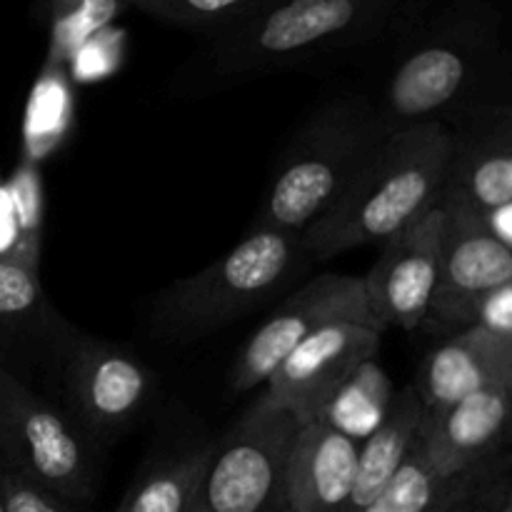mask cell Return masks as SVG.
<instances>
[{
	"label": "cell",
	"mask_w": 512,
	"mask_h": 512,
	"mask_svg": "<svg viewBox=\"0 0 512 512\" xmlns=\"http://www.w3.org/2000/svg\"><path fill=\"white\" fill-rule=\"evenodd\" d=\"M488 48L490 25L480 13H450L418 35L385 83L378 105L385 130L445 123V113L458 108L478 83Z\"/></svg>",
	"instance_id": "cell-5"
},
{
	"label": "cell",
	"mask_w": 512,
	"mask_h": 512,
	"mask_svg": "<svg viewBox=\"0 0 512 512\" xmlns=\"http://www.w3.org/2000/svg\"><path fill=\"white\" fill-rule=\"evenodd\" d=\"M498 512H512V490H510V495H508V498H505L503 508H500Z\"/></svg>",
	"instance_id": "cell-29"
},
{
	"label": "cell",
	"mask_w": 512,
	"mask_h": 512,
	"mask_svg": "<svg viewBox=\"0 0 512 512\" xmlns=\"http://www.w3.org/2000/svg\"><path fill=\"white\" fill-rule=\"evenodd\" d=\"M395 393L390 380L375 360L365 363L335 395L325 413V423L353 440H365L388 415Z\"/></svg>",
	"instance_id": "cell-23"
},
{
	"label": "cell",
	"mask_w": 512,
	"mask_h": 512,
	"mask_svg": "<svg viewBox=\"0 0 512 512\" xmlns=\"http://www.w3.org/2000/svg\"><path fill=\"white\" fill-rule=\"evenodd\" d=\"M475 328H483L485 333L498 335L503 340H512V278L508 283L498 285L480 300L478 310L473 315Z\"/></svg>",
	"instance_id": "cell-26"
},
{
	"label": "cell",
	"mask_w": 512,
	"mask_h": 512,
	"mask_svg": "<svg viewBox=\"0 0 512 512\" xmlns=\"http://www.w3.org/2000/svg\"><path fill=\"white\" fill-rule=\"evenodd\" d=\"M155 378L138 355L78 333L65 355L58 388L65 418L95 445L135 423L153 400Z\"/></svg>",
	"instance_id": "cell-8"
},
{
	"label": "cell",
	"mask_w": 512,
	"mask_h": 512,
	"mask_svg": "<svg viewBox=\"0 0 512 512\" xmlns=\"http://www.w3.org/2000/svg\"><path fill=\"white\" fill-rule=\"evenodd\" d=\"M385 138L378 105L368 98L323 105L280 155L253 228L305 233L348 193Z\"/></svg>",
	"instance_id": "cell-3"
},
{
	"label": "cell",
	"mask_w": 512,
	"mask_h": 512,
	"mask_svg": "<svg viewBox=\"0 0 512 512\" xmlns=\"http://www.w3.org/2000/svg\"><path fill=\"white\" fill-rule=\"evenodd\" d=\"M453 133L443 203L485 215L512 203V105H478Z\"/></svg>",
	"instance_id": "cell-14"
},
{
	"label": "cell",
	"mask_w": 512,
	"mask_h": 512,
	"mask_svg": "<svg viewBox=\"0 0 512 512\" xmlns=\"http://www.w3.org/2000/svg\"><path fill=\"white\" fill-rule=\"evenodd\" d=\"M450 512H498L493 508H485V505H478L473 503V500H465V503H460L458 508H453Z\"/></svg>",
	"instance_id": "cell-28"
},
{
	"label": "cell",
	"mask_w": 512,
	"mask_h": 512,
	"mask_svg": "<svg viewBox=\"0 0 512 512\" xmlns=\"http://www.w3.org/2000/svg\"><path fill=\"white\" fill-rule=\"evenodd\" d=\"M308 263L303 233L253 228L223 258L160 290L150 318L153 328L168 340L225 328L270 303Z\"/></svg>",
	"instance_id": "cell-4"
},
{
	"label": "cell",
	"mask_w": 512,
	"mask_h": 512,
	"mask_svg": "<svg viewBox=\"0 0 512 512\" xmlns=\"http://www.w3.org/2000/svg\"><path fill=\"white\" fill-rule=\"evenodd\" d=\"M443 203L380 245L373 268L360 275L368 310L380 330H418L433 305L443 260Z\"/></svg>",
	"instance_id": "cell-12"
},
{
	"label": "cell",
	"mask_w": 512,
	"mask_h": 512,
	"mask_svg": "<svg viewBox=\"0 0 512 512\" xmlns=\"http://www.w3.org/2000/svg\"><path fill=\"white\" fill-rule=\"evenodd\" d=\"M512 428V380L468 395L440 410H425L418 443L448 478H475Z\"/></svg>",
	"instance_id": "cell-15"
},
{
	"label": "cell",
	"mask_w": 512,
	"mask_h": 512,
	"mask_svg": "<svg viewBox=\"0 0 512 512\" xmlns=\"http://www.w3.org/2000/svg\"><path fill=\"white\" fill-rule=\"evenodd\" d=\"M335 323H360L380 330L368 310L363 280L355 275H318L288 295L243 345L230 373V388L235 393L265 388L270 375L298 345Z\"/></svg>",
	"instance_id": "cell-9"
},
{
	"label": "cell",
	"mask_w": 512,
	"mask_h": 512,
	"mask_svg": "<svg viewBox=\"0 0 512 512\" xmlns=\"http://www.w3.org/2000/svg\"><path fill=\"white\" fill-rule=\"evenodd\" d=\"M40 195L33 170L20 168L10 180L0 175V263L38 268Z\"/></svg>",
	"instance_id": "cell-21"
},
{
	"label": "cell",
	"mask_w": 512,
	"mask_h": 512,
	"mask_svg": "<svg viewBox=\"0 0 512 512\" xmlns=\"http://www.w3.org/2000/svg\"><path fill=\"white\" fill-rule=\"evenodd\" d=\"M423 418L425 405L420 403L413 385L395 393L383 423L360 440L348 512H365L383 495L418 440Z\"/></svg>",
	"instance_id": "cell-18"
},
{
	"label": "cell",
	"mask_w": 512,
	"mask_h": 512,
	"mask_svg": "<svg viewBox=\"0 0 512 512\" xmlns=\"http://www.w3.org/2000/svg\"><path fill=\"white\" fill-rule=\"evenodd\" d=\"M0 493H3L5 512H88L85 505L58 498L3 465H0Z\"/></svg>",
	"instance_id": "cell-25"
},
{
	"label": "cell",
	"mask_w": 512,
	"mask_h": 512,
	"mask_svg": "<svg viewBox=\"0 0 512 512\" xmlns=\"http://www.w3.org/2000/svg\"><path fill=\"white\" fill-rule=\"evenodd\" d=\"M453 133L448 123H420L388 133L348 193L303 233L310 263L383 245L443 203Z\"/></svg>",
	"instance_id": "cell-1"
},
{
	"label": "cell",
	"mask_w": 512,
	"mask_h": 512,
	"mask_svg": "<svg viewBox=\"0 0 512 512\" xmlns=\"http://www.w3.org/2000/svg\"><path fill=\"white\" fill-rule=\"evenodd\" d=\"M473 483L475 478L438 473L415 440L395 478L365 512H450L465 500H473Z\"/></svg>",
	"instance_id": "cell-19"
},
{
	"label": "cell",
	"mask_w": 512,
	"mask_h": 512,
	"mask_svg": "<svg viewBox=\"0 0 512 512\" xmlns=\"http://www.w3.org/2000/svg\"><path fill=\"white\" fill-rule=\"evenodd\" d=\"M425 0H268L208 40V65L220 78L273 73L353 48L400 28Z\"/></svg>",
	"instance_id": "cell-2"
},
{
	"label": "cell",
	"mask_w": 512,
	"mask_h": 512,
	"mask_svg": "<svg viewBox=\"0 0 512 512\" xmlns=\"http://www.w3.org/2000/svg\"><path fill=\"white\" fill-rule=\"evenodd\" d=\"M508 380H512V340L470 325L425 355L413 390L425 410H440Z\"/></svg>",
	"instance_id": "cell-17"
},
{
	"label": "cell",
	"mask_w": 512,
	"mask_h": 512,
	"mask_svg": "<svg viewBox=\"0 0 512 512\" xmlns=\"http://www.w3.org/2000/svg\"><path fill=\"white\" fill-rule=\"evenodd\" d=\"M510 433H512V428H510Z\"/></svg>",
	"instance_id": "cell-31"
},
{
	"label": "cell",
	"mask_w": 512,
	"mask_h": 512,
	"mask_svg": "<svg viewBox=\"0 0 512 512\" xmlns=\"http://www.w3.org/2000/svg\"><path fill=\"white\" fill-rule=\"evenodd\" d=\"M485 225H488L490 233L505 245V248L512 250V203L500 205V208L490 210V213L478 215Z\"/></svg>",
	"instance_id": "cell-27"
},
{
	"label": "cell",
	"mask_w": 512,
	"mask_h": 512,
	"mask_svg": "<svg viewBox=\"0 0 512 512\" xmlns=\"http://www.w3.org/2000/svg\"><path fill=\"white\" fill-rule=\"evenodd\" d=\"M298 430V420L260 395L215 440L188 512H273Z\"/></svg>",
	"instance_id": "cell-7"
},
{
	"label": "cell",
	"mask_w": 512,
	"mask_h": 512,
	"mask_svg": "<svg viewBox=\"0 0 512 512\" xmlns=\"http://www.w3.org/2000/svg\"><path fill=\"white\" fill-rule=\"evenodd\" d=\"M213 445L205 443L155 463L130 485L115 512H188L213 455Z\"/></svg>",
	"instance_id": "cell-20"
},
{
	"label": "cell",
	"mask_w": 512,
	"mask_h": 512,
	"mask_svg": "<svg viewBox=\"0 0 512 512\" xmlns=\"http://www.w3.org/2000/svg\"><path fill=\"white\" fill-rule=\"evenodd\" d=\"M78 333L45 295L38 268L0 263V370L35 393L55 390Z\"/></svg>",
	"instance_id": "cell-10"
},
{
	"label": "cell",
	"mask_w": 512,
	"mask_h": 512,
	"mask_svg": "<svg viewBox=\"0 0 512 512\" xmlns=\"http://www.w3.org/2000/svg\"><path fill=\"white\" fill-rule=\"evenodd\" d=\"M35 8L48 25L50 58L63 60L108 30L130 10V0H38Z\"/></svg>",
	"instance_id": "cell-22"
},
{
	"label": "cell",
	"mask_w": 512,
	"mask_h": 512,
	"mask_svg": "<svg viewBox=\"0 0 512 512\" xmlns=\"http://www.w3.org/2000/svg\"><path fill=\"white\" fill-rule=\"evenodd\" d=\"M0 465L38 488L88 505L98 493V448L63 410L0 370Z\"/></svg>",
	"instance_id": "cell-6"
},
{
	"label": "cell",
	"mask_w": 512,
	"mask_h": 512,
	"mask_svg": "<svg viewBox=\"0 0 512 512\" xmlns=\"http://www.w3.org/2000/svg\"><path fill=\"white\" fill-rule=\"evenodd\" d=\"M358 448L325 420L300 425L273 512H348Z\"/></svg>",
	"instance_id": "cell-16"
},
{
	"label": "cell",
	"mask_w": 512,
	"mask_h": 512,
	"mask_svg": "<svg viewBox=\"0 0 512 512\" xmlns=\"http://www.w3.org/2000/svg\"><path fill=\"white\" fill-rule=\"evenodd\" d=\"M265 3L268 0H130V10L210 38L233 28Z\"/></svg>",
	"instance_id": "cell-24"
},
{
	"label": "cell",
	"mask_w": 512,
	"mask_h": 512,
	"mask_svg": "<svg viewBox=\"0 0 512 512\" xmlns=\"http://www.w3.org/2000/svg\"><path fill=\"white\" fill-rule=\"evenodd\" d=\"M0 512H5V503H3V493H0Z\"/></svg>",
	"instance_id": "cell-30"
},
{
	"label": "cell",
	"mask_w": 512,
	"mask_h": 512,
	"mask_svg": "<svg viewBox=\"0 0 512 512\" xmlns=\"http://www.w3.org/2000/svg\"><path fill=\"white\" fill-rule=\"evenodd\" d=\"M380 335V330L360 323H335L318 330L270 375L263 398L298 425L318 423L343 385L375 360Z\"/></svg>",
	"instance_id": "cell-11"
},
{
	"label": "cell",
	"mask_w": 512,
	"mask_h": 512,
	"mask_svg": "<svg viewBox=\"0 0 512 512\" xmlns=\"http://www.w3.org/2000/svg\"><path fill=\"white\" fill-rule=\"evenodd\" d=\"M443 210V260L425 323L463 330L473 325L480 300L512 278V250L475 213L450 203H443Z\"/></svg>",
	"instance_id": "cell-13"
}]
</instances>
